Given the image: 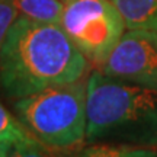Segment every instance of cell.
Wrapping results in <instances>:
<instances>
[{
  "instance_id": "1",
  "label": "cell",
  "mask_w": 157,
  "mask_h": 157,
  "mask_svg": "<svg viewBox=\"0 0 157 157\" xmlns=\"http://www.w3.org/2000/svg\"><path fill=\"white\" fill-rule=\"evenodd\" d=\"M87 63L60 23L19 16L0 51V87L16 101L82 80Z\"/></svg>"
},
{
  "instance_id": "2",
  "label": "cell",
  "mask_w": 157,
  "mask_h": 157,
  "mask_svg": "<svg viewBox=\"0 0 157 157\" xmlns=\"http://www.w3.org/2000/svg\"><path fill=\"white\" fill-rule=\"evenodd\" d=\"M86 143L157 148V89L93 70L86 80Z\"/></svg>"
},
{
  "instance_id": "3",
  "label": "cell",
  "mask_w": 157,
  "mask_h": 157,
  "mask_svg": "<svg viewBox=\"0 0 157 157\" xmlns=\"http://www.w3.org/2000/svg\"><path fill=\"white\" fill-rule=\"evenodd\" d=\"M13 111L25 129L48 148L68 151L86 143V82L57 84L16 99Z\"/></svg>"
},
{
  "instance_id": "4",
  "label": "cell",
  "mask_w": 157,
  "mask_h": 157,
  "mask_svg": "<svg viewBox=\"0 0 157 157\" xmlns=\"http://www.w3.org/2000/svg\"><path fill=\"white\" fill-rule=\"evenodd\" d=\"M60 25L96 66L105 64L127 29L112 0H66Z\"/></svg>"
},
{
  "instance_id": "5",
  "label": "cell",
  "mask_w": 157,
  "mask_h": 157,
  "mask_svg": "<svg viewBox=\"0 0 157 157\" xmlns=\"http://www.w3.org/2000/svg\"><path fill=\"white\" fill-rule=\"evenodd\" d=\"M102 73L157 89V32L128 29L118 41Z\"/></svg>"
},
{
  "instance_id": "6",
  "label": "cell",
  "mask_w": 157,
  "mask_h": 157,
  "mask_svg": "<svg viewBox=\"0 0 157 157\" xmlns=\"http://www.w3.org/2000/svg\"><path fill=\"white\" fill-rule=\"evenodd\" d=\"M127 29L157 32V0H112Z\"/></svg>"
},
{
  "instance_id": "7",
  "label": "cell",
  "mask_w": 157,
  "mask_h": 157,
  "mask_svg": "<svg viewBox=\"0 0 157 157\" xmlns=\"http://www.w3.org/2000/svg\"><path fill=\"white\" fill-rule=\"evenodd\" d=\"M64 157H157V148H141L106 143H84L77 148L68 150Z\"/></svg>"
},
{
  "instance_id": "8",
  "label": "cell",
  "mask_w": 157,
  "mask_h": 157,
  "mask_svg": "<svg viewBox=\"0 0 157 157\" xmlns=\"http://www.w3.org/2000/svg\"><path fill=\"white\" fill-rule=\"evenodd\" d=\"M19 16L39 22L60 23L64 0H12Z\"/></svg>"
},
{
  "instance_id": "9",
  "label": "cell",
  "mask_w": 157,
  "mask_h": 157,
  "mask_svg": "<svg viewBox=\"0 0 157 157\" xmlns=\"http://www.w3.org/2000/svg\"><path fill=\"white\" fill-rule=\"evenodd\" d=\"M0 138L9 143H23L34 141L35 138L25 129L15 113L9 112L0 102Z\"/></svg>"
},
{
  "instance_id": "10",
  "label": "cell",
  "mask_w": 157,
  "mask_h": 157,
  "mask_svg": "<svg viewBox=\"0 0 157 157\" xmlns=\"http://www.w3.org/2000/svg\"><path fill=\"white\" fill-rule=\"evenodd\" d=\"M52 148L45 147L38 140L13 143L9 148L7 157H56Z\"/></svg>"
},
{
  "instance_id": "11",
  "label": "cell",
  "mask_w": 157,
  "mask_h": 157,
  "mask_svg": "<svg viewBox=\"0 0 157 157\" xmlns=\"http://www.w3.org/2000/svg\"><path fill=\"white\" fill-rule=\"evenodd\" d=\"M17 17H19V12L13 6L12 0H0V51L12 25Z\"/></svg>"
},
{
  "instance_id": "12",
  "label": "cell",
  "mask_w": 157,
  "mask_h": 157,
  "mask_svg": "<svg viewBox=\"0 0 157 157\" xmlns=\"http://www.w3.org/2000/svg\"><path fill=\"white\" fill-rule=\"evenodd\" d=\"M10 146H12V143L0 138V157H7V153H9Z\"/></svg>"
},
{
  "instance_id": "13",
  "label": "cell",
  "mask_w": 157,
  "mask_h": 157,
  "mask_svg": "<svg viewBox=\"0 0 157 157\" xmlns=\"http://www.w3.org/2000/svg\"><path fill=\"white\" fill-rule=\"evenodd\" d=\"M64 2H66V0H64Z\"/></svg>"
}]
</instances>
